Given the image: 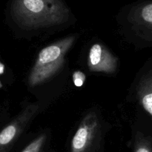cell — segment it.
I'll use <instances>...</instances> for the list:
<instances>
[{"label":"cell","instance_id":"10","mask_svg":"<svg viewBox=\"0 0 152 152\" xmlns=\"http://www.w3.org/2000/svg\"><path fill=\"white\" fill-rule=\"evenodd\" d=\"M86 76L83 72L80 71H77L73 74V81L77 87H82L86 81Z\"/></svg>","mask_w":152,"mask_h":152},{"label":"cell","instance_id":"7","mask_svg":"<svg viewBox=\"0 0 152 152\" xmlns=\"http://www.w3.org/2000/svg\"><path fill=\"white\" fill-rule=\"evenodd\" d=\"M137 94L144 109L152 117V71L140 80L137 87Z\"/></svg>","mask_w":152,"mask_h":152},{"label":"cell","instance_id":"2","mask_svg":"<svg viewBox=\"0 0 152 152\" xmlns=\"http://www.w3.org/2000/svg\"><path fill=\"white\" fill-rule=\"evenodd\" d=\"M77 36L62 38L42 49L28 79L30 87H36L53 78L64 65L65 57L75 43Z\"/></svg>","mask_w":152,"mask_h":152},{"label":"cell","instance_id":"1","mask_svg":"<svg viewBox=\"0 0 152 152\" xmlns=\"http://www.w3.org/2000/svg\"><path fill=\"white\" fill-rule=\"evenodd\" d=\"M10 13L19 27L29 31L62 25L71 14L63 0H13Z\"/></svg>","mask_w":152,"mask_h":152},{"label":"cell","instance_id":"8","mask_svg":"<svg viewBox=\"0 0 152 152\" xmlns=\"http://www.w3.org/2000/svg\"><path fill=\"white\" fill-rule=\"evenodd\" d=\"M133 152H152V138L137 133L135 136Z\"/></svg>","mask_w":152,"mask_h":152},{"label":"cell","instance_id":"9","mask_svg":"<svg viewBox=\"0 0 152 152\" xmlns=\"http://www.w3.org/2000/svg\"><path fill=\"white\" fill-rule=\"evenodd\" d=\"M47 134H41L34 138L21 152H43L47 143Z\"/></svg>","mask_w":152,"mask_h":152},{"label":"cell","instance_id":"6","mask_svg":"<svg viewBox=\"0 0 152 152\" xmlns=\"http://www.w3.org/2000/svg\"><path fill=\"white\" fill-rule=\"evenodd\" d=\"M129 20L138 33L152 39V1H145L134 7L129 13Z\"/></svg>","mask_w":152,"mask_h":152},{"label":"cell","instance_id":"4","mask_svg":"<svg viewBox=\"0 0 152 152\" xmlns=\"http://www.w3.org/2000/svg\"><path fill=\"white\" fill-rule=\"evenodd\" d=\"M39 102L25 106L19 114L0 131V152H9L18 138L41 110Z\"/></svg>","mask_w":152,"mask_h":152},{"label":"cell","instance_id":"3","mask_svg":"<svg viewBox=\"0 0 152 152\" xmlns=\"http://www.w3.org/2000/svg\"><path fill=\"white\" fill-rule=\"evenodd\" d=\"M102 138V126L96 111L88 112L72 137L68 152H96Z\"/></svg>","mask_w":152,"mask_h":152},{"label":"cell","instance_id":"5","mask_svg":"<svg viewBox=\"0 0 152 152\" xmlns=\"http://www.w3.org/2000/svg\"><path fill=\"white\" fill-rule=\"evenodd\" d=\"M119 60L101 43H95L91 47L88 56V67L92 72L112 74L117 71Z\"/></svg>","mask_w":152,"mask_h":152}]
</instances>
